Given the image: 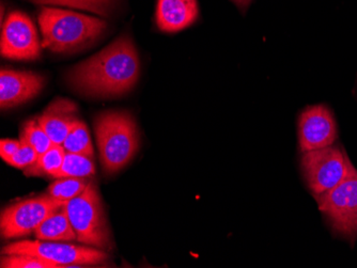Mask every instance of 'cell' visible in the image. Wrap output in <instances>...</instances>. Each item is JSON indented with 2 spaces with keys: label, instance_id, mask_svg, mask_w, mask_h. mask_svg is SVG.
<instances>
[{
  "label": "cell",
  "instance_id": "obj_1",
  "mask_svg": "<svg viewBox=\"0 0 357 268\" xmlns=\"http://www.w3.org/2000/svg\"><path fill=\"white\" fill-rule=\"evenodd\" d=\"M140 65L131 38L123 35L68 74L70 85L90 97H119L137 83Z\"/></svg>",
  "mask_w": 357,
  "mask_h": 268
},
{
  "label": "cell",
  "instance_id": "obj_2",
  "mask_svg": "<svg viewBox=\"0 0 357 268\" xmlns=\"http://www.w3.org/2000/svg\"><path fill=\"white\" fill-rule=\"evenodd\" d=\"M42 47L57 54L83 49L99 39L107 23L85 14L43 7L39 14Z\"/></svg>",
  "mask_w": 357,
  "mask_h": 268
},
{
  "label": "cell",
  "instance_id": "obj_3",
  "mask_svg": "<svg viewBox=\"0 0 357 268\" xmlns=\"http://www.w3.org/2000/svg\"><path fill=\"white\" fill-rule=\"evenodd\" d=\"M96 145L102 168L112 175L126 167L139 148L135 120L126 111H107L94 121Z\"/></svg>",
  "mask_w": 357,
  "mask_h": 268
},
{
  "label": "cell",
  "instance_id": "obj_4",
  "mask_svg": "<svg viewBox=\"0 0 357 268\" xmlns=\"http://www.w3.org/2000/svg\"><path fill=\"white\" fill-rule=\"evenodd\" d=\"M66 209L77 242L103 251H112V234L96 184L91 182L82 195L68 201Z\"/></svg>",
  "mask_w": 357,
  "mask_h": 268
},
{
  "label": "cell",
  "instance_id": "obj_5",
  "mask_svg": "<svg viewBox=\"0 0 357 268\" xmlns=\"http://www.w3.org/2000/svg\"><path fill=\"white\" fill-rule=\"evenodd\" d=\"M314 199L333 233L353 245L357 237V170L354 166H351L336 187Z\"/></svg>",
  "mask_w": 357,
  "mask_h": 268
},
{
  "label": "cell",
  "instance_id": "obj_6",
  "mask_svg": "<svg viewBox=\"0 0 357 268\" xmlns=\"http://www.w3.org/2000/svg\"><path fill=\"white\" fill-rule=\"evenodd\" d=\"M1 253L32 255L55 263L59 268L104 265L109 259L107 252L98 248L40 239L10 244L3 248Z\"/></svg>",
  "mask_w": 357,
  "mask_h": 268
},
{
  "label": "cell",
  "instance_id": "obj_7",
  "mask_svg": "<svg viewBox=\"0 0 357 268\" xmlns=\"http://www.w3.org/2000/svg\"><path fill=\"white\" fill-rule=\"evenodd\" d=\"M351 166L348 154L339 145L305 152L301 159L303 177L314 198L336 187Z\"/></svg>",
  "mask_w": 357,
  "mask_h": 268
},
{
  "label": "cell",
  "instance_id": "obj_8",
  "mask_svg": "<svg viewBox=\"0 0 357 268\" xmlns=\"http://www.w3.org/2000/svg\"><path fill=\"white\" fill-rule=\"evenodd\" d=\"M66 203L47 194L6 207L0 217L1 236L6 239H13L29 235Z\"/></svg>",
  "mask_w": 357,
  "mask_h": 268
},
{
  "label": "cell",
  "instance_id": "obj_9",
  "mask_svg": "<svg viewBox=\"0 0 357 268\" xmlns=\"http://www.w3.org/2000/svg\"><path fill=\"white\" fill-rule=\"evenodd\" d=\"M41 47L37 30L27 14L11 12L1 28V56L12 60L35 61L41 57Z\"/></svg>",
  "mask_w": 357,
  "mask_h": 268
},
{
  "label": "cell",
  "instance_id": "obj_10",
  "mask_svg": "<svg viewBox=\"0 0 357 268\" xmlns=\"http://www.w3.org/2000/svg\"><path fill=\"white\" fill-rule=\"evenodd\" d=\"M298 135L302 153L334 145L338 132L330 108L314 105L303 110L298 117Z\"/></svg>",
  "mask_w": 357,
  "mask_h": 268
},
{
  "label": "cell",
  "instance_id": "obj_11",
  "mask_svg": "<svg viewBox=\"0 0 357 268\" xmlns=\"http://www.w3.org/2000/svg\"><path fill=\"white\" fill-rule=\"evenodd\" d=\"M43 76L31 71L3 69L0 72V107L9 109L30 101L43 89Z\"/></svg>",
  "mask_w": 357,
  "mask_h": 268
},
{
  "label": "cell",
  "instance_id": "obj_12",
  "mask_svg": "<svg viewBox=\"0 0 357 268\" xmlns=\"http://www.w3.org/2000/svg\"><path fill=\"white\" fill-rule=\"evenodd\" d=\"M198 17L197 0H158L156 25L163 33L182 31L197 21Z\"/></svg>",
  "mask_w": 357,
  "mask_h": 268
},
{
  "label": "cell",
  "instance_id": "obj_13",
  "mask_svg": "<svg viewBox=\"0 0 357 268\" xmlns=\"http://www.w3.org/2000/svg\"><path fill=\"white\" fill-rule=\"evenodd\" d=\"M40 124L54 145H62L78 118V108L74 102L57 99L52 102L39 118Z\"/></svg>",
  "mask_w": 357,
  "mask_h": 268
},
{
  "label": "cell",
  "instance_id": "obj_14",
  "mask_svg": "<svg viewBox=\"0 0 357 268\" xmlns=\"http://www.w3.org/2000/svg\"><path fill=\"white\" fill-rule=\"evenodd\" d=\"M66 204L55 213L52 214L50 217L46 218L39 228L36 230L35 234L37 239L64 242V243L77 241V236H76L73 226L68 216Z\"/></svg>",
  "mask_w": 357,
  "mask_h": 268
},
{
  "label": "cell",
  "instance_id": "obj_15",
  "mask_svg": "<svg viewBox=\"0 0 357 268\" xmlns=\"http://www.w3.org/2000/svg\"><path fill=\"white\" fill-rule=\"evenodd\" d=\"M66 150L62 145H54L45 153L38 157V161L30 167L24 170V175L27 177H53L63 163Z\"/></svg>",
  "mask_w": 357,
  "mask_h": 268
},
{
  "label": "cell",
  "instance_id": "obj_16",
  "mask_svg": "<svg viewBox=\"0 0 357 268\" xmlns=\"http://www.w3.org/2000/svg\"><path fill=\"white\" fill-rule=\"evenodd\" d=\"M96 175V164L92 157L66 152L63 163L53 178H90Z\"/></svg>",
  "mask_w": 357,
  "mask_h": 268
},
{
  "label": "cell",
  "instance_id": "obj_17",
  "mask_svg": "<svg viewBox=\"0 0 357 268\" xmlns=\"http://www.w3.org/2000/svg\"><path fill=\"white\" fill-rule=\"evenodd\" d=\"M62 147L70 153L80 154V155L89 156L93 159L94 150L92 147L91 137L89 129L84 121L79 120L72 127L67 138L64 139Z\"/></svg>",
  "mask_w": 357,
  "mask_h": 268
},
{
  "label": "cell",
  "instance_id": "obj_18",
  "mask_svg": "<svg viewBox=\"0 0 357 268\" xmlns=\"http://www.w3.org/2000/svg\"><path fill=\"white\" fill-rule=\"evenodd\" d=\"M37 5L64 6L86 10L92 13L99 14L102 17H108L115 8L117 0H28Z\"/></svg>",
  "mask_w": 357,
  "mask_h": 268
},
{
  "label": "cell",
  "instance_id": "obj_19",
  "mask_svg": "<svg viewBox=\"0 0 357 268\" xmlns=\"http://www.w3.org/2000/svg\"><path fill=\"white\" fill-rule=\"evenodd\" d=\"M91 181L88 178H62L47 188V194L60 201L68 202L85 191Z\"/></svg>",
  "mask_w": 357,
  "mask_h": 268
},
{
  "label": "cell",
  "instance_id": "obj_20",
  "mask_svg": "<svg viewBox=\"0 0 357 268\" xmlns=\"http://www.w3.org/2000/svg\"><path fill=\"white\" fill-rule=\"evenodd\" d=\"M21 139L25 140L26 143H29L39 155L45 153L54 145L51 138L40 124L39 119H31L24 124Z\"/></svg>",
  "mask_w": 357,
  "mask_h": 268
},
{
  "label": "cell",
  "instance_id": "obj_21",
  "mask_svg": "<svg viewBox=\"0 0 357 268\" xmlns=\"http://www.w3.org/2000/svg\"><path fill=\"white\" fill-rule=\"evenodd\" d=\"M0 266L3 268H59L55 263L27 255H3Z\"/></svg>",
  "mask_w": 357,
  "mask_h": 268
},
{
  "label": "cell",
  "instance_id": "obj_22",
  "mask_svg": "<svg viewBox=\"0 0 357 268\" xmlns=\"http://www.w3.org/2000/svg\"><path fill=\"white\" fill-rule=\"evenodd\" d=\"M21 140V147H20L19 151L16 152L12 157L8 159L6 163L17 168V169L25 170L26 168L30 167L38 161L39 154L29 143H26L25 140Z\"/></svg>",
  "mask_w": 357,
  "mask_h": 268
},
{
  "label": "cell",
  "instance_id": "obj_23",
  "mask_svg": "<svg viewBox=\"0 0 357 268\" xmlns=\"http://www.w3.org/2000/svg\"><path fill=\"white\" fill-rule=\"evenodd\" d=\"M21 147V140L1 139L0 141V155L3 161L12 157Z\"/></svg>",
  "mask_w": 357,
  "mask_h": 268
},
{
  "label": "cell",
  "instance_id": "obj_24",
  "mask_svg": "<svg viewBox=\"0 0 357 268\" xmlns=\"http://www.w3.org/2000/svg\"><path fill=\"white\" fill-rule=\"evenodd\" d=\"M234 3L241 8V9L244 10L248 8V6L250 5V1L252 0H234Z\"/></svg>",
  "mask_w": 357,
  "mask_h": 268
}]
</instances>
